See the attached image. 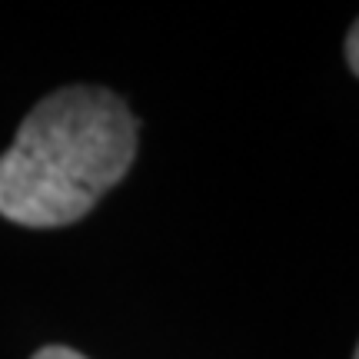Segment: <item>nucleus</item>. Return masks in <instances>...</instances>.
Segmentation results:
<instances>
[{"label":"nucleus","instance_id":"1","mask_svg":"<svg viewBox=\"0 0 359 359\" xmlns=\"http://www.w3.org/2000/svg\"><path fill=\"white\" fill-rule=\"evenodd\" d=\"M137 156V116L103 87H64L24 116L0 156V217L53 230L83 219Z\"/></svg>","mask_w":359,"mask_h":359},{"label":"nucleus","instance_id":"2","mask_svg":"<svg viewBox=\"0 0 359 359\" xmlns=\"http://www.w3.org/2000/svg\"><path fill=\"white\" fill-rule=\"evenodd\" d=\"M346 60H349V70L359 77V20L353 24V30L346 37Z\"/></svg>","mask_w":359,"mask_h":359},{"label":"nucleus","instance_id":"3","mask_svg":"<svg viewBox=\"0 0 359 359\" xmlns=\"http://www.w3.org/2000/svg\"><path fill=\"white\" fill-rule=\"evenodd\" d=\"M34 359H87V356H80L77 349L67 346H43L40 353H34Z\"/></svg>","mask_w":359,"mask_h":359},{"label":"nucleus","instance_id":"4","mask_svg":"<svg viewBox=\"0 0 359 359\" xmlns=\"http://www.w3.org/2000/svg\"><path fill=\"white\" fill-rule=\"evenodd\" d=\"M353 359H359V346H356V356H353Z\"/></svg>","mask_w":359,"mask_h":359}]
</instances>
